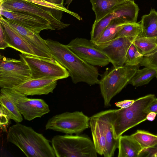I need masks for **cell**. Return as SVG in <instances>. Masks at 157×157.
Segmentation results:
<instances>
[{"label":"cell","mask_w":157,"mask_h":157,"mask_svg":"<svg viewBox=\"0 0 157 157\" xmlns=\"http://www.w3.org/2000/svg\"><path fill=\"white\" fill-rule=\"evenodd\" d=\"M46 40L53 58L68 71L74 84L83 82L90 85L99 84L98 68L79 57L66 45L47 39Z\"/></svg>","instance_id":"cell-1"},{"label":"cell","mask_w":157,"mask_h":157,"mask_svg":"<svg viewBox=\"0 0 157 157\" xmlns=\"http://www.w3.org/2000/svg\"><path fill=\"white\" fill-rule=\"evenodd\" d=\"M7 133V141L28 157H56L50 140L31 127L16 123Z\"/></svg>","instance_id":"cell-2"},{"label":"cell","mask_w":157,"mask_h":157,"mask_svg":"<svg viewBox=\"0 0 157 157\" xmlns=\"http://www.w3.org/2000/svg\"><path fill=\"white\" fill-rule=\"evenodd\" d=\"M156 98L149 94L135 100L130 106L116 110L113 127L114 136L118 139L125 132L147 120L145 109Z\"/></svg>","instance_id":"cell-3"},{"label":"cell","mask_w":157,"mask_h":157,"mask_svg":"<svg viewBox=\"0 0 157 157\" xmlns=\"http://www.w3.org/2000/svg\"><path fill=\"white\" fill-rule=\"evenodd\" d=\"M51 144L56 157H96L93 142L87 136L66 134L57 135Z\"/></svg>","instance_id":"cell-4"},{"label":"cell","mask_w":157,"mask_h":157,"mask_svg":"<svg viewBox=\"0 0 157 157\" xmlns=\"http://www.w3.org/2000/svg\"><path fill=\"white\" fill-rule=\"evenodd\" d=\"M140 65L113 66L104 72L99 84L105 107L110 106L112 99L128 84Z\"/></svg>","instance_id":"cell-5"},{"label":"cell","mask_w":157,"mask_h":157,"mask_svg":"<svg viewBox=\"0 0 157 157\" xmlns=\"http://www.w3.org/2000/svg\"><path fill=\"white\" fill-rule=\"evenodd\" d=\"M0 10L21 11L36 15L48 20L53 30H60L70 24L61 21L63 12L52 10L25 0H3L0 2Z\"/></svg>","instance_id":"cell-6"},{"label":"cell","mask_w":157,"mask_h":157,"mask_svg":"<svg viewBox=\"0 0 157 157\" xmlns=\"http://www.w3.org/2000/svg\"><path fill=\"white\" fill-rule=\"evenodd\" d=\"M17 59L0 55V87L13 89L31 79L30 69L19 55Z\"/></svg>","instance_id":"cell-7"},{"label":"cell","mask_w":157,"mask_h":157,"mask_svg":"<svg viewBox=\"0 0 157 157\" xmlns=\"http://www.w3.org/2000/svg\"><path fill=\"white\" fill-rule=\"evenodd\" d=\"M89 120L90 118L81 111L65 112L50 118L45 128L66 134L78 135L89 127Z\"/></svg>","instance_id":"cell-8"},{"label":"cell","mask_w":157,"mask_h":157,"mask_svg":"<svg viewBox=\"0 0 157 157\" xmlns=\"http://www.w3.org/2000/svg\"><path fill=\"white\" fill-rule=\"evenodd\" d=\"M30 69L31 79L58 78H68V71L54 59H52L36 56L20 54Z\"/></svg>","instance_id":"cell-9"},{"label":"cell","mask_w":157,"mask_h":157,"mask_svg":"<svg viewBox=\"0 0 157 157\" xmlns=\"http://www.w3.org/2000/svg\"><path fill=\"white\" fill-rule=\"evenodd\" d=\"M1 89L14 103L25 120L31 121L40 118L50 112L48 105L42 99L28 98L13 89Z\"/></svg>","instance_id":"cell-10"},{"label":"cell","mask_w":157,"mask_h":157,"mask_svg":"<svg viewBox=\"0 0 157 157\" xmlns=\"http://www.w3.org/2000/svg\"><path fill=\"white\" fill-rule=\"evenodd\" d=\"M139 10L134 0L124 1L102 18L94 22L90 32V40L92 42L96 41L111 22L116 18L126 17L137 22Z\"/></svg>","instance_id":"cell-11"},{"label":"cell","mask_w":157,"mask_h":157,"mask_svg":"<svg viewBox=\"0 0 157 157\" xmlns=\"http://www.w3.org/2000/svg\"><path fill=\"white\" fill-rule=\"evenodd\" d=\"M66 45L79 57L92 65L103 67L110 63L108 57L98 49L90 40L77 37Z\"/></svg>","instance_id":"cell-12"},{"label":"cell","mask_w":157,"mask_h":157,"mask_svg":"<svg viewBox=\"0 0 157 157\" xmlns=\"http://www.w3.org/2000/svg\"><path fill=\"white\" fill-rule=\"evenodd\" d=\"M133 39L128 37L117 38L100 44H94L108 57L113 66L116 67L124 65L127 52Z\"/></svg>","instance_id":"cell-13"},{"label":"cell","mask_w":157,"mask_h":157,"mask_svg":"<svg viewBox=\"0 0 157 157\" xmlns=\"http://www.w3.org/2000/svg\"><path fill=\"white\" fill-rule=\"evenodd\" d=\"M0 15L38 33L44 30H53L51 23L48 20L28 13L0 10Z\"/></svg>","instance_id":"cell-14"},{"label":"cell","mask_w":157,"mask_h":157,"mask_svg":"<svg viewBox=\"0 0 157 157\" xmlns=\"http://www.w3.org/2000/svg\"><path fill=\"white\" fill-rule=\"evenodd\" d=\"M5 19L9 25L25 39L36 56L53 59L46 40L40 37L39 33L29 29L10 20Z\"/></svg>","instance_id":"cell-15"},{"label":"cell","mask_w":157,"mask_h":157,"mask_svg":"<svg viewBox=\"0 0 157 157\" xmlns=\"http://www.w3.org/2000/svg\"><path fill=\"white\" fill-rule=\"evenodd\" d=\"M58 78L31 79L13 89L26 96L47 95L52 93Z\"/></svg>","instance_id":"cell-16"},{"label":"cell","mask_w":157,"mask_h":157,"mask_svg":"<svg viewBox=\"0 0 157 157\" xmlns=\"http://www.w3.org/2000/svg\"><path fill=\"white\" fill-rule=\"evenodd\" d=\"M0 23L4 29L5 40L9 47L18 51L22 54L36 56L25 39L11 26L1 15Z\"/></svg>","instance_id":"cell-17"},{"label":"cell","mask_w":157,"mask_h":157,"mask_svg":"<svg viewBox=\"0 0 157 157\" xmlns=\"http://www.w3.org/2000/svg\"><path fill=\"white\" fill-rule=\"evenodd\" d=\"M89 125L93 141L97 153L105 157L107 144L101 112L90 118Z\"/></svg>","instance_id":"cell-18"},{"label":"cell","mask_w":157,"mask_h":157,"mask_svg":"<svg viewBox=\"0 0 157 157\" xmlns=\"http://www.w3.org/2000/svg\"><path fill=\"white\" fill-rule=\"evenodd\" d=\"M116 109L101 111L107 144L105 157L113 156L115 150L118 148L119 139H116L115 137L113 127Z\"/></svg>","instance_id":"cell-19"},{"label":"cell","mask_w":157,"mask_h":157,"mask_svg":"<svg viewBox=\"0 0 157 157\" xmlns=\"http://www.w3.org/2000/svg\"><path fill=\"white\" fill-rule=\"evenodd\" d=\"M136 22L134 20L126 17H121L113 20L104 31L100 37L95 41L94 44H100L115 38L119 31L125 25Z\"/></svg>","instance_id":"cell-20"},{"label":"cell","mask_w":157,"mask_h":157,"mask_svg":"<svg viewBox=\"0 0 157 157\" xmlns=\"http://www.w3.org/2000/svg\"><path fill=\"white\" fill-rule=\"evenodd\" d=\"M118 157H139L142 148L131 135L121 136L118 139Z\"/></svg>","instance_id":"cell-21"},{"label":"cell","mask_w":157,"mask_h":157,"mask_svg":"<svg viewBox=\"0 0 157 157\" xmlns=\"http://www.w3.org/2000/svg\"><path fill=\"white\" fill-rule=\"evenodd\" d=\"M140 24L142 32L139 36L157 37V12L155 9H151L149 14L143 15Z\"/></svg>","instance_id":"cell-22"},{"label":"cell","mask_w":157,"mask_h":157,"mask_svg":"<svg viewBox=\"0 0 157 157\" xmlns=\"http://www.w3.org/2000/svg\"><path fill=\"white\" fill-rule=\"evenodd\" d=\"M125 0H90L92 9L95 15L94 22L102 18Z\"/></svg>","instance_id":"cell-23"},{"label":"cell","mask_w":157,"mask_h":157,"mask_svg":"<svg viewBox=\"0 0 157 157\" xmlns=\"http://www.w3.org/2000/svg\"><path fill=\"white\" fill-rule=\"evenodd\" d=\"M157 75V68L145 67L138 69L128 84L138 87L148 84Z\"/></svg>","instance_id":"cell-24"},{"label":"cell","mask_w":157,"mask_h":157,"mask_svg":"<svg viewBox=\"0 0 157 157\" xmlns=\"http://www.w3.org/2000/svg\"><path fill=\"white\" fill-rule=\"evenodd\" d=\"M0 104L3 106L8 113L11 119L16 123H20L23 120L22 115L16 105L8 95L1 88Z\"/></svg>","instance_id":"cell-25"},{"label":"cell","mask_w":157,"mask_h":157,"mask_svg":"<svg viewBox=\"0 0 157 157\" xmlns=\"http://www.w3.org/2000/svg\"><path fill=\"white\" fill-rule=\"evenodd\" d=\"M132 43L144 55L151 52L157 46V37H151L137 36Z\"/></svg>","instance_id":"cell-26"},{"label":"cell","mask_w":157,"mask_h":157,"mask_svg":"<svg viewBox=\"0 0 157 157\" xmlns=\"http://www.w3.org/2000/svg\"><path fill=\"white\" fill-rule=\"evenodd\" d=\"M131 136L139 143L142 150L157 144V135L148 131L138 130Z\"/></svg>","instance_id":"cell-27"},{"label":"cell","mask_w":157,"mask_h":157,"mask_svg":"<svg viewBox=\"0 0 157 157\" xmlns=\"http://www.w3.org/2000/svg\"><path fill=\"white\" fill-rule=\"evenodd\" d=\"M144 55L132 42L126 53L124 65L136 66L140 65Z\"/></svg>","instance_id":"cell-28"},{"label":"cell","mask_w":157,"mask_h":157,"mask_svg":"<svg viewBox=\"0 0 157 157\" xmlns=\"http://www.w3.org/2000/svg\"><path fill=\"white\" fill-rule=\"evenodd\" d=\"M142 32L140 24L135 23L127 24L123 27L117 34L115 38L128 37L134 38L140 35Z\"/></svg>","instance_id":"cell-29"},{"label":"cell","mask_w":157,"mask_h":157,"mask_svg":"<svg viewBox=\"0 0 157 157\" xmlns=\"http://www.w3.org/2000/svg\"><path fill=\"white\" fill-rule=\"evenodd\" d=\"M140 65L157 68V46L151 52L144 55Z\"/></svg>","instance_id":"cell-30"},{"label":"cell","mask_w":157,"mask_h":157,"mask_svg":"<svg viewBox=\"0 0 157 157\" xmlns=\"http://www.w3.org/2000/svg\"><path fill=\"white\" fill-rule=\"evenodd\" d=\"M0 128L3 132H7L11 118L4 107L0 105Z\"/></svg>","instance_id":"cell-31"},{"label":"cell","mask_w":157,"mask_h":157,"mask_svg":"<svg viewBox=\"0 0 157 157\" xmlns=\"http://www.w3.org/2000/svg\"><path fill=\"white\" fill-rule=\"evenodd\" d=\"M157 153V144L152 147L142 149L140 153L139 157H154Z\"/></svg>","instance_id":"cell-32"},{"label":"cell","mask_w":157,"mask_h":157,"mask_svg":"<svg viewBox=\"0 0 157 157\" xmlns=\"http://www.w3.org/2000/svg\"><path fill=\"white\" fill-rule=\"evenodd\" d=\"M7 47H9L5 40L4 30L0 23V49H4Z\"/></svg>","instance_id":"cell-33"},{"label":"cell","mask_w":157,"mask_h":157,"mask_svg":"<svg viewBox=\"0 0 157 157\" xmlns=\"http://www.w3.org/2000/svg\"><path fill=\"white\" fill-rule=\"evenodd\" d=\"M145 112L148 113L153 112L157 114V98H155L144 110Z\"/></svg>","instance_id":"cell-34"},{"label":"cell","mask_w":157,"mask_h":157,"mask_svg":"<svg viewBox=\"0 0 157 157\" xmlns=\"http://www.w3.org/2000/svg\"><path fill=\"white\" fill-rule=\"evenodd\" d=\"M135 101L134 100H125L116 102L115 103V105L121 108H126L131 106Z\"/></svg>","instance_id":"cell-35"},{"label":"cell","mask_w":157,"mask_h":157,"mask_svg":"<svg viewBox=\"0 0 157 157\" xmlns=\"http://www.w3.org/2000/svg\"><path fill=\"white\" fill-rule=\"evenodd\" d=\"M51 3L58 5H63L64 0H43Z\"/></svg>","instance_id":"cell-36"},{"label":"cell","mask_w":157,"mask_h":157,"mask_svg":"<svg viewBox=\"0 0 157 157\" xmlns=\"http://www.w3.org/2000/svg\"><path fill=\"white\" fill-rule=\"evenodd\" d=\"M156 115V113L153 112L148 113L146 117L147 120L150 121H153L155 119Z\"/></svg>","instance_id":"cell-37"},{"label":"cell","mask_w":157,"mask_h":157,"mask_svg":"<svg viewBox=\"0 0 157 157\" xmlns=\"http://www.w3.org/2000/svg\"><path fill=\"white\" fill-rule=\"evenodd\" d=\"M73 0H67L64 4L67 5V7H68L69 4L71 3Z\"/></svg>","instance_id":"cell-38"},{"label":"cell","mask_w":157,"mask_h":157,"mask_svg":"<svg viewBox=\"0 0 157 157\" xmlns=\"http://www.w3.org/2000/svg\"><path fill=\"white\" fill-rule=\"evenodd\" d=\"M154 157H157V153L155 155Z\"/></svg>","instance_id":"cell-39"},{"label":"cell","mask_w":157,"mask_h":157,"mask_svg":"<svg viewBox=\"0 0 157 157\" xmlns=\"http://www.w3.org/2000/svg\"><path fill=\"white\" fill-rule=\"evenodd\" d=\"M3 0H2L1 1H0V2H1Z\"/></svg>","instance_id":"cell-40"},{"label":"cell","mask_w":157,"mask_h":157,"mask_svg":"<svg viewBox=\"0 0 157 157\" xmlns=\"http://www.w3.org/2000/svg\"><path fill=\"white\" fill-rule=\"evenodd\" d=\"M156 77L157 79V76H156Z\"/></svg>","instance_id":"cell-41"},{"label":"cell","mask_w":157,"mask_h":157,"mask_svg":"<svg viewBox=\"0 0 157 157\" xmlns=\"http://www.w3.org/2000/svg\"><path fill=\"white\" fill-rule=\"evenodd\" d=\"M2 0H0V1H1Z\"/></svg>","instance_id":"cell-42"},{"label":"cell","mask_w":157,"mask_h":157,"mask_svg":"<svg viewBox=\"0 0 157 157\" xmlns=\"http://www.w3.org/2000/svg\"></svg>","instance_id":"cell-43"}]
</instances>
